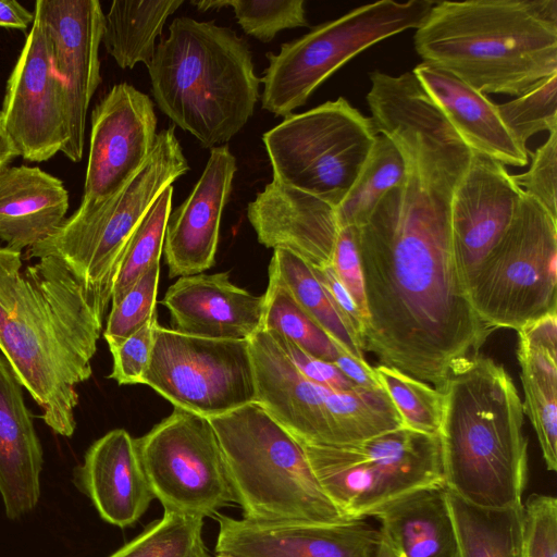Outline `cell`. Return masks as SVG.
Instances as JSON below:
<instances>
[{
	"instance_id": "cell-49",
	"label": "cell",
	"mask_w": 557,
	"mask_h": 557,
	"mask_svg": "<svg viewBox=\"0 0 557 557\" xmlns=\"http://www.w3.org/2000/svg\"><path fill=\"white\" fill-rule=\"evenodd\" d=\"M15 157H17L16 152L0 127V168L9 164Z\"/></svg>"
},
{
	"instance_id": "cell-38",
	"label": "cell",
	"mask_w": 557,
	"mask_h": 557,
	"mask_svg": "<svg viewBox=\"0 0 557 557\" xmlns=\"http://www.w3.org/2000/svg\"><path fill=\"white\" fill-rule=\"evenodd\" d=\"M497 110L511 136L527 148V141L533 135L557 129V74L521 96L497 104Z\"/></svg>"
},
{
	"instance_id": "cell-5",
	"label": "cell",
	"mask_w": 557,
	"mask_h": 557,
	"mask_svg": "<svg viewBox=\"0 0 557 557\" xmlns=\"http://www.w3.org/2000/svg\"><path fill=\"white\" fill-rule=\"evenodd\" d=\"M147 69L159 109L206 148L242 131L259 99L248 44L214 21L174 18Z\"/></svg>"
},
{
	"instance_id": "cell-25",
	"label": "cell",
	"mask_w": 557,
	"mask_h": 557,
	"mask_svg": "<svg viewBox=\"0 0 557 557\" xmlns=\"http://www.w3.org/2000/svg\"><path fill=\"white\" fill-rule=\"evenodd\" d=\"M412 72L466 146L504 165L524 166L528 149L511 136L491 99L449 72L422 62Z\"/></svg>"
},
{
	"instance_id": "cell-11",
	"label": "cell",
	"mask_w": 557,
	"mask_h": 557,
	"mask_svg": "<svg viewBox=\"0 0 557 557\" xmlns=\"http://www.w3.org/2000/svg\"><path fill=\"white\" fill-rule=\"evenodd\" d=\"M435 2L380 0L355 8L283 44L278 53L267 54L269 65L260 78L262 108L275 116L292 114L351 58L385 38L417 29Z\"/></svg>"
},
{
	"instance_id": "cell-44",
	"label": "cell",
	"mask_w": 557,
	"mask_h": 557,
	"mask_svg": "<svg viewBox=\"0 0 557 557\" xmlns=\"http://www.w3.org/2000/svg\"><path fill=\"white\" fill-rule=\"evenodd\" d=\"M332 268L354 300L366 330L368 310L355 227L339 228L332 256Z\"/></svg>"
},
{
	"instance_id": "cell-48",
	"label": "cell",
	"mask_w": 557,
	"mask_h": 557,
	"mask_svg": "<svg viewBox=\"0 0 557 557\" xmlns=\"http://www.w3.org/2000/svg\"><path fill=\"white\" fill-rule=\"evenodd\" d=\"M34 18V13L17 1L0 0V27L26 30Z\"/></svg>"
},
{
	"instance_id": "cell-18",
	"label": "cell",
	"mask_w": 557,
	"mask_h": 557,
	"mask_svg": "<svg viewBox=\"0 0 557 557\" xmlns=\"http://www.w3.org/2000/svg\"><path fill=\"white\" fill-rule=\"evenodd\" d=\"M521 196L522 190L504 164L471 153L454 190L450 210L454 253L466 286L509 228Z\"/></svg>"
},
{
	"instance_id": "cell-40",
	"label": "cell",
	"mask_w": 557,
	"mask_h": 557,
	"mask_svg": "<svg viewBox=\"0 0 557 557\" xmlns=\"http://www.w3.org/2000/svg\"><path fill=\"white\" fill-rule=\"evenodd\" d=\"M243 30L262 42L283 29L308 26L304 0H223Z\"/></svg>"
},
{
	"instance_id": "cell-8",
	"label": "cell",
	"mask_w": 557,
	"mask_h": 557,
	"mask_svg": "<svg viewBox=\"0 0 557 557\" xmlns=\"http://www.w3.org/2000/svg\"><path fill=\"white\" fill-rule=\"evenodd\" d=\"M249 345L256 401L300 444H351L401 426L383 388L338 391L317 384L300 374L263 330Z\"/></svg>"
},
{
	"instance_id": "cell-17",
	"label": "cell",
	"mask_w": 557,
	"mask_h": 557,
	"mask_svg": "<svg viewBox=\"0 0 557 557\" xmlns=\"http://www.w3.org/2000/svg\"><path fill=\"white\" fill-rule=\"evenodd\" d=\"M34 15L44 27L54 71L65 89L67 141L61 152L78 162L88 107L101 82L104 13L98 0H37Z\"/></svg>"
},
{
	"instance_id": "cell-47",
	"label": "cell",
	"mask_w": 557,
	"mask_h": 557,
	"mask_svg": "<svg viewBox=\"0 0 557 557\" xmlns=\"http://www.w3.org/2000/svg\"><path fill=\"white\" fill-rule=\"evenodd\" d=\"M338 370L350 380L358 388L380 389L381 383L374 371L366 359H356L346 352L341 354L333 362Z\"/></svg>"
},
{
	"instance_id": "cell-42",
	"label": "cell",
	"mask_w": 557,
	"mask_h": 557,
	"mask_svg": "<svg viewBox=\"0 0 557 557\" xmlns=\"http://www.w3.org/2000/svg\"><path fill=\"white\" fill-rule=\"evenodd\" d=\"M523 505V557H557V499L532 494Z\"/></svg>"
},
{
	"instance_id": "cell-6",
	"label": "cell",
	"mask_w": 557,
	"mask_h": 557,
	"mask_svg": "<svg viewBox=\"0 0 557 557\" xmlns=\"http://www.w3.org/2000/svg\"><path fill=\"white\" fill-rule=\"evenodd\" d=\"M208 419L244 519L265 523L348 520L320 486L302 444L259 403Z\"/></svg>"
},
{
	"instance_id": "cell-27",
	"label": "cell",
	"mask_w": 557,
	"mask_h": 557,
	"mask_svg": "<svg viewBox=\"0 0 557 557\" xmlns=\"http://www.w3.org/2000/svg\"><path fill=\"white\" fill-rule=\"evenodd\" d=\"M447 492L444 484L417 488L371 515L398 557H458Z\"/></svg>"
},
{
	"instance_id": "cell-2",
	"label": "cell",
	"mask_w": 557,
	"mask_h": 557,
	"mask_svg": "<svg viewBox=\"0 0 557 557\" xmlns=\"http://www.w3.org/2000/svg\"><path fill=\"white\" fill-rule=\"evenodd\" d=\"M101 330L89 295L60 259L22 270L21 251L0 247V350L59 435L75 431V387L91 376Z\"/></svg>"
},
{
	"instance_id": "cell-7",
	"label": "cell",
	"mask_w": 557,
	"mask_h": 557,
	"mask_svg": "<svg viewBox=\"0 0 557 557\" xmlns=\"http://www.w3.org/2000/svg\"><path fill=\"white\" fill-rule=\"evenodd\" d=\"M175 126L158 133L154 147L134 178L99 209L74 212L47 239L28 249V256L60 259L89 295L103 321L125 247L164 188L189 170Z\"/></svg>"
},
{
	"instance_id": "cell-33",
	"label": "cell",
	"mask_w": 557,
	"mask_h": 557,
	"mask_svg": "<svg viewBox=\"0 0 557 557\" xmlns=\"http://www.w3.org/2000/svg\"><path fill=\"white\" fill-rule=\"evenodd\" d=\"M406 170V161L397 144L379 134L352 186L335 207L338 227L361 225L381 198L404 182Z\"/></svg>"
},
{
	"instance_id": "cell-15",
	"label": "cell",
	"mask_w": 557,
	"mask_h": 557,
	"mask_svg": "<svg viewBox=\"0 0 557 557\" xmlns=\"http://www.w3.org/2000/svg\"><path fill=\"white\" fill-rule=\"evenodd\" d=\"M154 104L127 83L114 85L94 108L81 214L112 200L149 158L157 138Z\"/></svg>"
},
{
	"instance_id": "cell-46",
	"label": "cell",
	"mask_w": 557,
	"mask_h": 557,
	"mask_svg": "<svg viewBox=\"0 0 557 557\" xmlns=\"http://www.w3.org/2000/svg\"><path fill=\"white\" fill-rule=\"evenodd\" d=\"M312 271L317 278L323 284V286L330 293L338 310L341 311V313L347 320L350 327L358 336L362 348L364 322L350 295L337 278L332 265L322 269L312 268Z\"/></svg>"
},
{
	"instance_id": "cell-31",
	"label": "cell",
	"mask_w": 557,
	"mask_h": 557,
	"mask_svg": "<svg viewBox=\"0 0 557 557\" xmlns=\"http://www.w3.org/2000/svg\"><path fill=\"white\" fill-rule=\"evenodd\" d=\"M183 3L115 0L104 14L101 44L121 69H133L139 62L147 66L165 21Z\"/></svg>"
},
{
	"instance_id": "cell-3",
	"label": "cell",
	"mask_w": 557,
	"mask_h": 557,
	"mask_svg": "<svg viewBox=\"0 0 557 557\" xmlns=\"http://www.w3.org/2000/svg\"><path fill=\"white\" fill-rule=\"evenodd\" d=\"M438 438L444 485L476 506L522 505L528 482L524 409L506 369L474 354L451 366Z\"/></svg>"
},
{
	"instance_id": "cell-9",
	"label": "cell",
	"mask_w": 557,
	"mask_h": 557,
	"mask_svg": "<svg viewBox=\"0 0 557 557\" xmlns=\"http://www.w3.org/2000/svg\"><path fill=\"white\" fill-rule=\"evenodd\" d=\"M326 496L348 519H366L411 491L444 484L438 435L397 428L337 446L302 445Z\"/></svg>"
},
{
	"instance_id": "cell-22",
	"label": "cell",
	"mask_w": 557,
	"mask_h": 557,
	"mask_svg": "<svg viewBox=\"0 0 557 557\" xmlns=\"http://www.w3.org/2000/svg\"><path fill=\"white\" fill-rule=\"evenodd\" d=\"M162 305L170 312L171 329L187 335L249 341L262 329L264 296L234 285L224 272L178 277Z\"/></svg>"
},
{
	"instance_id": "cell-14",
	"label": "cell",
	"mask_w": 557,
	"mask_h": 557,
	"mask_svg": "<svg viewBox=\"0 0 557 557\" xmlns=\"http://www.w3.org/2000/svg\"><path fill=\"white\" fill-rule=\"evenodd\" d=\"M136 442L151 491L164 512L205 519L235 503L208 418L174 408Z\"/></svg>"
},
{
	"instance_id": "cell-45",
	"label": "cell",
	"mask_w": 557,
	"mask_h": 557,
	"mask_svg": "<svg viewBox=\"0 0 557 557\" xmlns=\"http://www.w3.org/2000/svg\"><path fill=\"white\" fill-rule=\"evenodd\" d=\"M268 333L272 336L294 367L306 379L317 384L338 391H351L358 388L338 370L334 363L309 355L294 343L275 333Z\"/></svg>"
},
{
	"instance_id": "cell-36",
	"label": "cell",
	"mask_w": 557,
	"mask_h": 557,
	"mask_svg": "<svg viewBox=\"0 0 557 557\" xmlns=\"http://www.w3.org/2000/svg\"><path fill=\"white\" fill-rule=\"evenodd\" d=\"M374 371L400 416L401 426L438 435L443 413L442 392L394 367L379 364Z\"/></svg>"
},
{
	"instance_id": "cell-19",
	"label": "cell",
	"mask_w": 557,
	"mask_h": 557,
	"mask_svg": "<svg viewBox=\"0 0 557 557\" xmlns=\"http://www.w3.org/2000/svg\"><path fill=\"white\" fill-rule=\"evenodd\" d=\"M215 557H376L380 530L364 519L265 523L216 515Z\"/></svg>"
},
{
	"instance_id": "cell-37",
	"label": "cell",
	"mask_w": 557,
	"mask_h": 557,
	"mask_svg": "<svg viewBox=\"0 0 557 557\" xmlns=\"http://www.w3.org/2000/svg\"><path fill=\"white\" fill-rule=\"evenodd\" d=\"M203 519L164 512L109 557H212L202 540Z\"/></svg>"
},
{
	"instance_id": "cell-23",
	"label": "cell",
	"mask_w": 557,
	"mask_h": 557,
	"mask_svg": "<svg viewBox=\"0 0 557 557\" xmlns=\"http://www.w3.org/2000/svg\"><path fill=\"white\" fill-rule=\"evenodd\" d=\"M79 482L100 517L120 528L137 522L154 498L136 438L123 429L108 432L89 447Z\"/></svg>"
},
{
	"instance_id": "cell-13",
	"label": "cell",
	"mask_w": 557,
	"mask_h": 557,
	"mask_svg": "<svg viewBox=\"0 0 557 557\" xmlns=\"http://www.w3.org/2000/svg\"><path fill=\"white\" fill-rule=\"evenodd\" d=\"M141 384L206 418L235 410L256 401L249 341L198 337L158 323Z\"/></svg>"
},
{
	"instance_id": "cell-20",
	"label": "cell",
	"mask_w": 557,
	"mask_h": 557,
	"mask_svg": "<svg viewBox=\"0 0 557 557\" xmlns=\"http://www.w3.org/2000/svg\"><path fill=\"white\" fill-rule=\"evenodd\" d=\"M236 171L227 145L211 148L191 193L170 212L163 251L171 278L199 274L214 264L221 219Z\"/></svg>"
},
{
	"instance_id": "cell-41",
	"label": "cell",
	"mask_w": 557,
	"mask_h": 557,
	"mask_svg": "<svg viewBox=\"0 0 557 557\" xmlns=\"http://www.w3.org/2000/svg\"><path fill=\"white\" fill-rule=\"evenodd\" d=\"M511 176L527 196L557 219V129L532 153L528 171Z\"/></svg>"
},
{
	"instance_id": "cell-24",
	"label": "cell",
	"mask_w": 557,
	"mask_h": 557,
	"mask_svg": "<svg viewBox=\"0 0 557 557\" xmlns=\"http://www.w3.org/2000/svg\"><path fill=\"white\" fill-rule=\"evenodd\" d=\"M44 451L23 386L0 355V494L7 516L33 510L40 496Z\"/></svg>"
},
{
	"instance_id": "cell-10",
	"label": "cell",
	"mask_w": 557,
	"mask_h": 557,
	"mask_svg": "<svg viewBox=\"0 0 557 557\" xmlns=\"http://www.w3.org/2000/svg\"><path fill=\"white\" fill-rule=\"evenodd\" d=\"M556 260L557 219L522 191L509 228L467 286L483 325L518 331L555 311Z\"/></svg>"
},
{
	"instance_id": "cell-26",
	"label": "cell",
	"mask_w": 557,
	"mask_h": 557,
	"mask_svg": "<svg viewBox=\"0 0 557 557\" xmlns=\"http://www.w3.org/2000/svg\"><path fill=\"white\" fill-rule=\"evenodd\" d=\"M63 182L37 166L0 168V239L22 251L51 236L66 220Z\"/></svg>"
},
{
	"instance_id": "cell-50",
	"label": "cell",
	"mask_w": 557,
	"mask_h": 557,
	"mask_svg": "<svg viewBox=\"0 0 557 557\" xmlns=\"http://www.w3.org/2000/svg\"><path fill=\"white\" fill-rule=\"evenodd\" d=\"M376 557H398L391 546L382 539Z\"/></svg>"
},
{
	"instance_id": "cell-35",
	"label": "cell",
	"mask_w": 557,
	"mask_h": 557,
	"mask_svg": "<svg viewBox=\"0 0 557 557\" xmlns=\"http://www.w3.org/2000/svg\"><path fill=\"white\" fill-rule=\"evenodd\" d=\"M173 185L163 189L132 234L119 265L111 304H117L143 274L161 259Z\"/></svg>"
},
{
	"instance_id": "cell-32",
	"label": "cell",
	"mask_w": 557,
	"mask_h": 557,
	"mask_svg": "<svg viewBox=\"0 0 557 557\" xmlns=\"http://www.w3.org/2000/svg\"><path fill=\"white\" fill-rule=\"evenodd\" d=\"M298 306L349 356L364 359L360 341L338 310L330 293L300 257L274 249L269 264Z\"/></svg>"
},
{
	"instance_id": "cell-16",
	"label": "cell",
	"mask_w": 557,
	"mask_h": 557,
	"mask_svg": "<svg viewBox=\"0 0 557 557\" xmlns=\"http://www.w3.org/2000/svg\"><path fill=\"white\" fill-rule=\"evenodd\" d=\"M0 127L16 154L30 162L51 159L67 141L64 85L36 16L7 82Z\"/></svg>"
},
{
	"instance_id": "cell-21",
	"label": "cell",
	"mask_w": 557,
	"mask_h": 557,
	"mask_svg": "<svg viewBox=\"0 0 557 557\" xmlns=\"http://www.w3.org/2000/svg\"><path fill=\"white\" fill-rule=\"evenodd\" d=\"M247 218L263 246L290 251L312 268L332 265L339 227L326 201L272 180L248 205Z\"/></svg>"
},
{
	"instance_id": "cell-4",
	"label": "cell",
	"mask_w": 557,
	"mask_h": 557,
	"mask_svg": "<svg viewBox=\"0 0 557 557\" xmlns=\"http://www.w3.org/2000/svg\"><path fill=\"white\" fill-rule=\"evenodd\" d=\"M413 41L480 92L518 97L557 74V0L436 1Z\"/></svg>"
},
{
	"instance_id": "cell-43",
	"label": "cell",
	"mask_w": 557,
	"mask_h": 557,
	"mask_svg": "<svg viewBox=\"0 0 557 557\" xmlns=\"http://www.w3.org/2000/svg\"><path fill=\"white\" fill-rule=\"evenodd\" d=\"M157 324L156 313L141 329L110 348L113 358L110 379L120 385L141 384L149 366Z\"/></svg>"
},
{
	"instance_id": "cell-1",
	"label": "cell",
	"mask_w": 557,
	"mask_h": 557,
	"mask_svg": "<svg viewBox=\"0 0 557 557\" xmlns=\"http://www.w3.org/2000/svg\"><path fill=\"white\" fill-rule=\"evenodd\" d=\"M383 135L397 144L407 170L355 227L368 310L362 351L441 391L451 366L478 354L491 334L451 240L453 195L472 151L411 129Z\"/></svg>"
},
{
	"instance_id": "cell-12",
	"label": "cell",
	"mask_w": 557,
	"mask_h": 557,
	"mask_svg": "<svg viewBox=\"0 0 557 557\" xmlns=\"http://www.w3.org/2000/svg\"><path fill=\"white\" fill-rule=\"evenodd\" d=\"M377 135L371 117L339 97L285 116L262 140L274 181L335 208L360 173Z\"/></svg>"
},
{
	"instance_id": "cell-39",
	"label": "cell",
	"mask_w": 557,
	"mask_h": 557,
	"mask_svg": "<svg viewBox=\"0 0 557 557\" xmlns=\"http://www.w3.org/2000/svg\"><path fill=\"white\" fill-rule=\"evenodd\" d=\"M160 261L152 264L115 305L111 306L103 337L109 349L141 329L156 312Z\"/></svg>"
},
{
	"instance_id": "cell-28",
	"label": "cell",
	"mask_w": 557,
	"mask_h": 557,
	"mask_svg": "<svg viewBox=\"0 0 557 557\" xmlns=\"http://www.w3.org/2000/svg\"><path fill=\"white\" fill-rule=\"evenodd\" d=\"M517 359L523 409L535 431L548 471L557 469V310L518 331Z\"/></svg>"
},
{
	"instance_id": "cell-30",
	"label": "cell",
	"mask_w": 557,
	"mask_h": 557,
	"mask_svg": "<svg viewBox=\"0 0 557 557\" xmlns=\"http://www.w3.org/2000/svg\"><path fill=\"white\" fill-rule=\"evenodd\" d=\"M447 498L458 557H523V505L481 507L449 491Z\"/></svg>"
},
{
	"instance_id": "cell-29",
	"label": "cell",
	"mask_w": 557,
	"mask_h": 557,
	"mask_svg": "<svg viewBox=\"0 0 557 557\" xmlns=\"http://www.w3.org/2000/svg\"><path fill=\"white\" fill-rule=\"evenodd\" d=\"M367 102L377 134L412 129L442 144H465L414 73H370ZM466 145V144H465Z\"/></svg>"
},
{
	"instance_id": "cell-34",
	"label": "cell",
	"mask_w": 557,
	"mask_h": 557,
	"mask_svg": "<svg viewBox=\"0 0 557 557\" xmlns=\"http://www.w3.org/2000/svg\"><path fill=\"white\" fill-rule=\"evenodd\" d=\"M264 296L263 331L275 333L309 355L334 362L345 352L295 301L287 288L269 271Z\"/></svg>"
}]
</instances>
